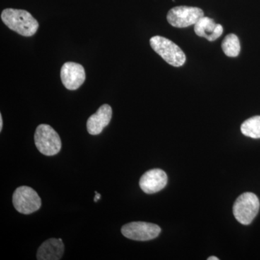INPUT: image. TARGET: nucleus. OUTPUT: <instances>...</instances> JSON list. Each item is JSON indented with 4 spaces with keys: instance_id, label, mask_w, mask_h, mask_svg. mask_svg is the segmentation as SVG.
Wrapping results in <instances>:
<instances>
[{
    "instance_id": "9b49d317",
    "label": "nucleus",
    "mask_w": 260,
    "mask_h": 260,
    "mask_svg": "<svg viewBox=\"0 0 260 260\" xmlns=\"http://www.w3.org/2000/svg\"><path fill=\"white\" fill-rule=\"evenodd\" d=\"M194 32L198 37H204L209 42H214L223 34V28L220 24H216L213 19L203 16L194 27Z\"/></svg>"
},
{
    "instance_id": "423d86ee",
    "label": "nucleus",
    "mask_w": 260,
    "mask_h": 260,
    "mask_svg": "<svg viewBox=\"0 0 260 260\" xmlns=\"http://www.w3.org/2000/svg\"><path fill=\"white\" fill-rule=\"evenodd\" d=\"M204 16V12L199 8L178 6L169 10L167 20L176 28H186L195 25L200 18Z\"/></svg>"
},
{
    "instance_id": "9d476101",
    "label": "nucleus",
    "mask_w": 260,
    "mask_h": 260,
    "mask_svg": "<svg viewBox=\"0 0 260 260\" xmlns=\"http://www.w3.org/2000/svg\"><path fill=\"white\" fill-rule=\"evenodd\" d=\"M112 117V109L108 104H104L96 112L88 118L87 129L89 134L97 135L102 133L103 129L109 125Z\"/></svg>"
},
{
    "instance_id": "f3484780",
    "label": "nucleus",
    "mask_w": 260,
    "mask_h": 260,
    "mask_svg": "<svg viewBox=\"0 0 260 260\" xmlns=\"http://www.w3.org/2000/svg\"><path fill=\"white\" fill-rule=\"evenodd\" d=\"M208 260H219L218 257H216V256H210L209 258H208Z\"/></svg>"
},
{
    "instance_id": "6e6552de",
    "label": "nucleus",
    "mask_w": 260,
    "mask_h": 260,
    "mask_svg": "<svg viewBox=\"0 0 260 260\" xmlns=\"http://www.w3.org/2000/svg\"><path fill=\"white\" fill-rule=\"evenodd\" d=\"M60 76L65 88L70 90H77L85 82V69L81 64L69 61L63 64Z\"/></svg>"
},
{
    "instance_id": "4468645a",
    "label": "nucleus",
    "mask_w": 260,
    "mask_h": 260,
    "mask_svg": "<svg viewBox=\"0 0 260 260\" xmlns=\"http://www.w3.org/2000/svg\"><path fill=\"white\" fill-rule=\"evenodd\" d=\"M241 131L246 137L260 138V116H253L244 121L241 126Z\"/></svg>"
},
{
    "instance_id": "dca6fc26",
    "label": "nucleus",
    "mask_w": 260,
    "mask_h": 260,
    "mask_svg": "<svg viewBox=\"0 0 260 260\" xmlns=\"http://www.w3.org/2000/svg\"><path fill=\"white\" fill-rule=\"evenodd\" d=\"M3 116H2V114H0V132L3 129Z\"/></svg>"
},
{
    "instance_id": "7ed1b4c3",
    "label": "nucleus",
    "mask_w": 260,
    "mask_h": 260,
    "mask_svg": "<svg viewBox=\"0 0 260 260\" xmlns=\"http://www.w3.org/2000/svg\"><path fill=\"white\" fill-rule=\"evenodd\" d=\"M150 44L152 49L168 64L181 67L185 63L186 56L181 48L167 38L155 36L150 39Z\"/></svg>"
},
{
    "instance_id": "ddd939ff",
    "label": "nucleus",
    "mask_w": 260,
    "mask_h": 260,
    "mask_svg": "<svg viewBox=\"0 0 260 260\" xmlns=\"http://www.w3.org/2000/svg\"><path fill=\"white\" fill-rule=\"evenodd\" d=\"M221 47L225 55L229 57H236L239 55L241 51L239 38L235 34H229L223 39Z\"/></svg>"
},
{
    "instance_id": "f03ea898",
    "label": "nucleus",
    "mask_w": 260,
    "mask_h": 260,
    "mask_svg": "<svg viewBox=\"0 0 260 260\" xmlns=\"http://www.w3.org/2000/svg\"><path fill=\"white\" fill-rule=\"evenodd\" d=\"M34 141L38 150L43 155L52 156L61 150L60 137L49 124H42L37 126Z\"/></svg>"
},
{
    "instance_id": "39448f33",
    "label": "nucleus",
    "mask_w": 260,
    "mask_h": 260,
    "mask_svg": "<svg viewBox=\"0 0 260 260\" xmlns=\"http://www.w3.org/2000/svg\"><path fill=\"white\" fill-rule=\"evenodd\" d=\"M13 203L17 211L25 215L37 211L42 206V200L37 191L27 186H20L15 189Z\"/></svg>"
},
{
    "instance_id": "1a4fd4ad",
    "label": "nucleus",
    "mask_w": 260,
    "mask_h": 260,
    "mask_svg": "<svg viewBox=\"0 0 260 260\" xmlns=\"http://www.w3.org/2000/svg\"><path fill=\"white\" fill-rule=\"evenodd\" d=\"M168 182L167 174L159 169L145 172L140 180V186L146 194H155L162 190Z\"/></svg>"
},
{
    "instance_id": "f8f14e48",
    "label": "nucleus",
    "mask_w": 260,
    "mask_h": 260,
    "mask_svg": "<svg viewBox=\"0 0 260 260\" xmlns=\"http://www.w3.org/2000/svg\"><path fill=\"white\" fill-rule=\"evenodd\" d=\"M64 245L61 239H48L43 243L37 251L39 260H59L64 254Z\"/></svg>"
},
{
    "instance_id": "2eb2a0df",
    "label": "nucleus",
    "mask_w": 260,
    "mask_h": 260,
    "mask_svg": "<svg viewBox=\"0 0 260 260\" xmlns=\"http://www.w3.org/2000/svg\"><path fill=\"white\" fill-rule=\"evenodd\" d=\"M95 198H94V202H95V203H96V202H98V200H100V198H102V195H101V194H99V193L96 192V191H95Z\"/></svg>"
},
{
    "instance_id": "f257e3e1",
    "label": "nucleus",
    "mask_w": 260,
    "mask_h": 260,
    "mask_svg": "<svg viewBox=\"0 0 260 260\" xmlns=\"http://www.w3.org/2000/svg\"><path fill=\"white\" fill-rule=\"evenodd\" d=\"M1 18L8 28L23 37H32L39 27L37 20L26 10L8 8L3 10Z\"/></svg>"
},
{
    "instance_id": "0eeeda50",
    "label": "nucleus",
    "mask_w": 260,
    "mask_h": 260,
    "mask_svg": "<svg viewBox=\"0 0 260 260\" xmlns=\"http://www.w3.org/2000/svg\"><path fill=\"white\" fill-rule=\"evenodd\" d=\"M121 234L131 240L145 242L158 237L161 229L156 224L146 222H131L123 225Z\"/></svg>"
},
{
    "instance_id": "20e7f679",
    "label": "nucleus",
    "mask_w": 260,
    "mask_h": 260,
    "mask_svg": "<svg viewBox=\"0 0 260 260\" xmlns=\"http://www.w3.org/2000/svg\"><path fill=\"white\" fill-rule=\"evenodd\" d=\"M260 207L259 200L254 193L245 192L241 194L234 203L233 213L239 223L249 225L254 220Z\"/></svg>"
}]
</instances>
